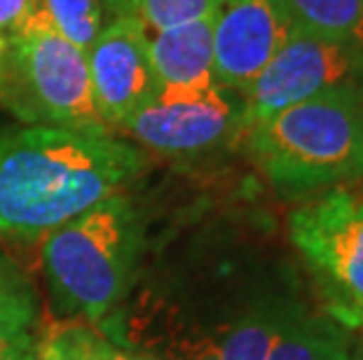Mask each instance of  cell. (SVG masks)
<instances>
[{"label": "cell", "mask_w": 363, "mask_h": 360, "mask_svg": "<svg viewBox=\"0 0 363 360\" xmlns=\"http://www.w3.org/2000/svg\"><path fill=\"white\" fill-rule=\"evenodd\" d=\"M104 5H108L115 14H131L134 10V0H101Z\"/></svg>", "instance_id": "obj_22"}, {"label": "cell", "mask_w": 363, "mask_h": 360, "mask_svg": "<svg viewBox=\"0 0 363 360\" xmlns=\"http://www.w3.org/2000/svg\"><path fill=\"white\" fill-rule=\"evenodd\" d=\"M66 360H157L131 349H122L108 337L89 330L87 325H57L45 335Z\"/></svg>", "instance_id": "obj_16"}, {"label": "cell", "mask_w": 363, "mask_h": 360, "mask_svg": "<svg viewBox=\"0 0 363 360\" xmlns=\"http://www.w3.org/2000/svg\"><path fill=\"white\" fill-rule=\"evenodd\" d=\"M293 246L340 323H363V190L340 185L307 197L289 218Z\"/></svg>", "instance_id": "obj_5"}, {"label": "cell", "mask_w": 363, "mask_h": 360, "mask_svg": "<svg viewBox=\"0 0 363 360\" xmlns=\"http://www.w3.org/2000/svg\"><path fill=\"white\" fill-rule=\"evenodd\" d=\"M5 141H7V136L0 134V155H3V150H5Z\"/></svg>", "instance_id": "obj_24"}, {"label": "cell", "mask_w": 363, "mask_h": 360, "mask_svg": "<svg viewBox=\"0 0 363 360\" xmlns=\"http://www.w3.org/2000/svg\"><path fill=\"white\" fill-rule=\"evenodd\" d=\"M347 84H363V59L333 37L293 24L279 52L239 94L244 129Z\"/></svg>", "instance_id": "obj_6"}, {"label": "cell", "mask_w": 363, "mask_h": 360, "mask_svg": "<svg viewBox=\"0 0 363 360\" xmlns=\"http://www.w3.org/2000/svg\"><path fill=\"white\" fill-rule=\"evenodd\" d=\"M35 320L38 306L28 283L0 295V360H12L38 339Z\"/></svg>", "instance_id": "obj_15"}, {"label": "cell", "mask_w": 363, "mask_h": 360, "mask_svg": "<svg viewBox=\"0 0 363 360\" xmlns=\"http://www.w3.org/2000/svg\"><path fill=\"white\" fill-rule=\"evenodd\" d=\"M24 279H21V274L14 269V267L7 262V260L0 257V295L7 293V290H12V288H19V286H24Z\"/></svg>", "instance_id": "obj_20"}, {"label": "cell", "mask_w": 363, "mask_h": 360, "mask_svg": "<svg viewBox=\"0 0 363 360\" xmlns=\"http://www.w3.org/2000/svg\"><path fill=\"white\" fill-rule=\"evenodd\" d=\"M120 129L162 155L199 157L242 136V101L218 84L160 89Z\"/></svg>", "instance_id": "obj_7"}, {"label": "cell", "mask_w": 363, "mask_h": 360, "mask_svg": "<svg viewBox=\"0 0 363 360\" xmlns=\"http://www.w3.org/2000/svg\"><path fill=\"white\" fill-rule=\"evenodd\" d=\"M138 243L141 227L125 194L108 197L52 229L43 246V267L57 309L104 318L127 293Z\"/></svg>", "instance_id": "obj_3"}, {"label": "cell", "mask_w": 363, "mask_h": 360, "mask_svg": "<svg viewBox=\"0 0 363 360\" xmlns=\"http://www.w3.org/2000/svg\"><path fill=\"white\" fill-rule=\"evenodd\" d=\"M38 0H0V30L21 26L33 17Z\"/></svg>", "instance_id": "obj_18"}, {"label": "cell", "mask_w": 363, "mask_h": 360, "mask_svg": "<svg viewBox=\"0 0 363 360\" xmlns=\"http://www.w3.org/2000/svg\"><path fill=\"white\" fill-rule=\"evenodd\" d=\"M12 360H66V358L54 349V344L48 337H38L26 351H21V354L14 356Z\"/></svg>", "instance_id": "obj_19"}, {"label": "cell", "mask_w": 363, "mask_h": 360, "mask_svg": "<svg viewBox=\"0 0 363 360\" xmlns=\"http://www.w3.org/2000/svg\"><path fill=\"white\" fill-rule=\"evenodd\" d=\"M35 19L45 21L61 37L87 52L104 28L101 0H38Z\"/></svg>", "instance_id": "obj_14"}, {"label": "cell", "mask_w": 363, "mask_h": 360, "mask_svg": "<svg viewBox=\"0 0 363 360\" xmlns=\"http://www.w3.org/2000/svg\"><path fill=\"white\" fill-rule=\"evenodd\" d=\"M188 360H223L216 342H199L188 351Z\"/></svg>", "instance_id": "obj_21"}, {"label": "cell", "mask_w": 363, "mask_h": 360, "mask_svg": "<svg viewBox=\"0 0 363 360\" xmlns=\"http://www.w3.org/2000/svg\"><path fill=\"white\" fill-rule=\"evenodd\" d=\"M305 309L296 302H260L244 313L216 347L223 360H267L277 342L303 316Z\"/></svg>", "instance_id": "obj_11"}, {"label": "cell", "mask_w": 363, "mask_h": 360, "mask_svg": "<svg viewBox=\"0 0 363 360\" xmlns=\"http://www.w3.org/2000/svg\"><path fill=\"white\" fill-rule=\"evenodd\" d=\"M213 78L242 91L269 64L293 28L284 0H211Z\"/></svg>", "instance_id": "obj_9"}, {"label": "cell", "mask_w": 363, "mask_h": 360, "mask_svg": "<svg viewBox=\"0 0 363 360\" xmlns=\"http://www.w3.org/2000/svg\"><path fill=\"white\" fill-rule=\"evenodd\" d=\"M91 96L108 127L125 122L157 96L160 82L148 52V28L136 14H115L84 52Z\"/></svg>", "instance_id": "obj_8"}, {"label": "cell", "mask_w": 363, "mask_h": 360, "mask_svg": "<svg viewBox=\"0 0 363 360\" xmlns=\"http://www.w3.org/2000/svg\"><path fill=\"white\" fill-rule=\"evenodd\" d=\"M211 0H134V10L148 30H164L192 21L208 10Z\"/></svg>", "instance_id": "obj_17"}, {"label": "cell", "mask_w": 363, "mask_h": 360, "mask_svg": "<svg viewBox=\"0 0 363 360\" xmlns=\"http://www.w3.org/2000/svg\"><path fill=\"white\" fill-rule=\"evenodd\" d=\"M352 337L335 316L303 313L267 360H352Z\"/></svg>", "instance_id": "obj_12"}, {"label": "cell", "mask_w": 363, "mask_h": 360, "mask_svg": "<svg viewBox=\"0 0 363 360\" xmlns=\"http://www.w3.org/2000/svg\"><path fill=\"white\" fill-rule=\"evenodd\" d=\"M357 185H359V187H361V190H363V180H361V182H357Z\"/></svg>", "instance_id": "obj_25"}, {"label": "cell", "mask_w": 363, "mask_h": 360, "mask_svg": "<svg viewBox=\"0 0 363 360\" xmlns=\"http://www.w3.org/2000/svg\"><path fill=\"white\" fill-rule=\"evenodd\" d=\"M148 52L160 89L218 84L213 78L211 10L179 26L148 30Z\"/></svg>", "instance_id": "obj_10"}, {"label": "cell", "mask_w": 363, "mask_h": 360, "mask_svg": "<svg viewBox=\"0 0 363 360\" xmlns=\"http://www.w3.org/2000/svg\"><path fill=\"white\" fill-rule=\"evenodd\" d=\"M293 24L352 47L363 59V0H284Z\"/></svg>", "instance_id": "obj_13"}, {"label": "cell", "mask_w": 363, "mask_h": 360, "mask_svg": "<svg viewBox=\"0 0 363 360\" xmlns=\"http://www.w3.org/2000/svg\"><path fill=\"white\" fill-rule=\"evenodd\" d=\"M352 360H363V342L352 349Z\"/></svg>", "instance_id": "obj_23"}, {"label": "cell", "mask_w": 363, "mask_h": 360, "mask_svg": "<svg viewBox=\"0 0 363 360\" xmlns=\"http://www.w3.org/2000/svg\"><path fill=\"white\" fill-rule=\"evenodd\" d=\"M0 105L33 127L111 134L91 96L84 52L35 17L0 30Z\"/></svg>", "instance_id": "obj_4"}, {"label": "cell", "mask_w": 363, "mask_h": 360, "mask_svg": "<svg viewBox=\"0 0 363 360\" xmlns=\"http://www.w3.org/2000/svg\"><path fill=\"white\" fill-rule=\"evenodd\" d=\"M246 155L286 199L363 180V84L321 91L246 127Z\"/></svg>", "instance_id": "obj_2"}, {"label": "cell", "mask_w": 363, "mask_h": 360, "mask_svg": "<svg viewBox=\"0 0 363 360\" xmlns=\"http://www.w3.org/2000/svg\"><path fill=\"white\" fill-rule=\"evenodd\" d=\"M143 157L111 136L28 127L0 155V234L35 239L118 194Z\"/></svg>", "instance_id": "obj_1"}]
</instances>
